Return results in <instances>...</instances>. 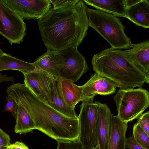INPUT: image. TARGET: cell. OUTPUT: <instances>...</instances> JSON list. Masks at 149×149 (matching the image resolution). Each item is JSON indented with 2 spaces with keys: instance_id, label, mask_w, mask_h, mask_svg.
Returning <instances> with one entry per match:
<instances>
[{
  "instance_id": "4316f807",
  "label": "cell",
  "mask_w": 149,
  "mask_h": 149,
  "mask_svg": "<svg viewBox=\"0 0 149 149\" xmlns=\"http://www.w3.org/2000/svg\"><path fill=\"white\" fill-rule=\"evenodd\" d=\"M126 148L128 149H146L139 143L133 137L126 138Z\"/></svg>"
},
{
  "instance_id": "9c48e42d",
  "label": "cell",
  "mask_w": 149,
  "mask_h": 149,
  "mask_svg": "<svg viewBox=\"0 0 149 149\" xmlns=\"http://www.w3.org/2000/svg\"><path fill=\"white\" fill-rule=\"evenodd\" d=\"M22 18L28 20L42 17L52 8L49 0H2Z\"/></svg>"
},
{
  "instance_id": "5bb4252c",
  "label": "cell",
  "mask_w": 149,
  "mask_h": 149,
  "mask_svg": "<svg viewBox=\"0 0 149 149\" xmlns=\"http://www.w3.org/2000/svg\"><path fill=\"white\" fill-rule=\"evenodd\" d=\"M127 50L132 62L146 75L149 77V40L132 44Z\"/></svg>"
},
{
  "instance_id": "4fadbf2b",
  "label": "cell",
  "mask_w": 149,
  "mask_h": 149,
  "mask_svg": "<svg viewBox=\"0 0 149 149\" xmlns=\"http://www.w3.org/2000/svg\"><path fill=\"white\" fill-rule=\"evenodd\" d=\"M98 116L96 130V145L95 149H105L107 146L113 116L110 110L105 104L98 102Z\"/></svg>"
},
{
  "instance_id": "9a60e30c",
  "label": "cell",
  "mask_w": 149,
  "mask_h": 149,
  "mask_svg": "<svg viewBox=\"0 0 149 149\" xmlns=\"http://www.w3.org/2000/svg\"><path fill=\"white\" fill-rule=\"evenodd\" d=\"M72 81L60 78L57 83L58 93L67 106L74 110L76 104L81 101L82 90L81 86Z\"/></svg>"
},
{
  "instance_id": "484cf974",
  "label": "cell",
  "mask_w": 149,
  "mask_h": 149,
  "mask_svg": "<svg viewBox=\"0 0 149 149\" xmlns=\"http://www.w3.org/2000/svg\"><path fill=\"white\" fill-rule=\"evenodd\" d=\"M137 119L136 123L149 136V112L142 113Z\"/></svg>"
},
{
  "instance_id": "ac0fdd59",
  "label": "cell",
  "mask_w": 149,
  "mask_h": 149,
  "mask_svg": "<svg viewBox=\"0 0 149 149\" xmlns=\"http://www.w3.org/2000/svg\"><path fill=\"white\" fill-rule=\"evenodd\" d=\"M86 4L97 10L116 17H125L126 10L125 0H84Z\"/></svg>"
},
{
  "instance_id": "4dcf8cb0",
  "label": "cell",
  "mask_w": 149,
  "mask_h": 149,
  "mask_svg": "<svg viewBox=\"0 0 149 149\" xmlns=\"http://www.w3.org/2000/svg\"><path fill=\"white\" fill-rule=\"evenodd\" d=\"M0 149H7V146L0 145Z\"/></svg>"
},
{
  "instance_id": "277c9868",
  "label": "cell",
  "mask_w": 149,
  "mask_h": 149,
  "mask_svg": "<svg viewBox=\"0 0 149 149\" xmlns=\"http://www.w3.org/2000/svg\"><path fill=\"white\" fill-rule=\"evenodd\" d=\"M86 13L88 26L99 33L111 47L120 50L130 48L131 40L126 35L125 27L120 19L111 14L88 7Z\"/></svg>"
},
{
  "instance_id": "7a4b0ae2",
  "label": "cell",
  "mask_w": 149,
  "mask_h": 149,
  "mask_svg": "<svg viewBox=\"0 0 149 149\" xmlns=\"http://www.w3.org/2000/svg\"><path fill=\"white\" fill-rule=\"evenodd\" d=\"M6 91L26 109L34 122L36 129L56 141L79 140L78 117L70 118L61 114L40 100L24 84H14Z\"/></svg>"
},
{
  "instance_id": "ba28073f",
  "label": "cell",
  "mask_w": 149,
  "mask_h": 149,
  "mask_svg": "<svg viewBox=\"0 0 149 149\" xmlns=\"http://www.w3.org/2000/svg\"><path fill=\"white\" fill-rule=\"evenodd\" d=\"M24 75V84L38 98L46 103L52 101L53 90L58 80L36 68Z\"/></svg>"
},
{
  "instance_id": "3957f363",
  "label": "cell",
  "mask_w": 149,
  "mask_h": 149,
  "mask_svg": "<svg viewBox=\"0 0 149 149\" xmlns=\"http://www.w3.org/2000/svg\"><path fill=\"white\" fill-rule=\"evenodd\" d=\"M91 63L95 73L112 81L120 89L141 87L149 83V77L132 62L127 50L105 49L94 55Z\"/></svg>"
},
{
  "instance_id": "f546056e",
  "label": "cell",
  "mask_w": 149,
  "mask_h": 149,
  "mask_svg": "<svg viewBox=\"0 0 149 149\" xmlns=\"http://www.w3.org/2000/svg\"><path fill=\"white\" fill-rule=\"evenodd\" d=\"M14 80L13 76L9 77L7 75L0 74V83L4 81H14Z\"/></svg>"
},
{
  "instance_id": "7402d4cb",
  "label": "cell",
  "mask_w": 149,
  "mask_h": 149,
  "mask_svg": "<svg viewBox=\"0 0 149 149\" xmlns=\"http://www.w3.org/2000/svg\"><path fill=\"white\" fill-rule=\"evenodd\" d=\"M133 135L134 138L146 149H149V136L137 123L133 127Z\"/></svg>"
},
{
  "instance_id": "30bf717a",
  "label": "cell",
  "mask_w": 149,
  "mask_h": 149,
  "mask_svg": "<svg viewBox=\"0 0 149 149\" xmlns=\"http://www.w3.org/2000/svg\"><path fill=\"white\" fill-rule=\"evenodd\" d=\"M60 52L65 59V64L60 71V78L77 81L88 69L85 57L77 49L69 48Z\"/></svg>"
},
{
  "instance_id": "44dd1931",
  "label": "cell",
  "mask_w": 149,
  "mask_h": 149,
  "mask_svg": "<svg viewBox=\"0 0 149 149\" xmlns=\"http://www.w3.org/2000/svg\"><path fill=\"white\" fill-rule=\"evenodd\" d=\"M57 83L54 86L52 95L51 102L46 103L61 114L70 118L77 117L74 110L68 107L60 97L57 88Z\"/></svg>"
},
{
  "instance_id": "f1b7e54d",
  "label": "cell",
  "mask_w": 149,
  "mask_h": 149,
  "mask_svg": "<svg viewBox=\"0 0 149 149\" xmlns=\"http://www.w3.org/2000/svg\"><path fill=\"white\" fill-rule=\"evenodd\" d=\"M7 149H29L24 143L17 141L15 143L10 144L7 147Z\"/></svg>"
},
{
  "instance_id": "7c38bea8",
  "label": "cell",
  "mask_w": 149,
  "mask_h": 149,
  "mask_svg": "<svg viewBox=\"0 0 149 149\" xmlns=\"http://www.w3.org/2000/svg\"><path fill=\"white\" fill-rule=\"evenodd\" d=\"M65 63V58L60 52L47 49L32 63L36 68L46 72L58 80L60 70Z\"/></svg>"
},
{
  "instance_id": "83f0119b",
  "label": "cell",
  "mask_w": 149,
  "mask_h": 149,
  "mask_svg": "<svg viewBox=\"0 0 149 149\" xmlns=\"http://www.w3.org/2000/svg\"><path fill=\"white\" fill-rule=\"evenodd\" d=\"M10 141L9 136L0 128V145L7 147L10 144Z\"/></svg>"
},
{
  "instance_id": "ffe728a7",
  "label": "cell",
  "mask_w": 149,
  "mask_h": 149,
  "mask_svg": "<svg viewBox=\"0 0 149 149\" xmlns=\"http://www.w3.org/2000/svg\"><path fill=\"white\" fill-rule=\"evenodd\" d=\"M18 104L17 112L15 118L16 120L14 132L20 134L33 132L36 129L34 122L26 109L19 102Z\"/></svg>"
},
{
  "instance_id": "e0dca14e",
  "label": "cell",
  "mask_w": 149,
  "mask_h": 149,
  "mask_svg": "<svg viewBox=\"0 0 149 149\" xmlns=\"http://www.w3.org/2000/svg\"><path fill=\"white\" fill-rule=\"evenodd\" d=\"M125 17L136 25L149 28V1L137 0L126 8Z\"/></svg>"
},
{
  "instance_id": "d6986e66",
  "label": "cell",
  "mask_w": 149,
  "mask_h": 149,
  "mask_svg": "<svg viewBox=\"0 0 149 149\" xmlns=\"http://www.w3.org/2000/svg\"><path fill=\"white\" fill-rule=\"evenodd\" d=\"M35 67L32 63L22 61L12 55L3 52L0 56V72L13 70L20 71L24 75L34 70Z\"/></svg>"
},
{
  "instance_id": "d4e9b609",
  "label": "cell",
  "mask_w": 149,
  "mask_h": 149,
  "mask_svg": "<svg viewBox=\"0 0 149 149\" xmlns=\"http://www.w3.org/2000/svg\"><path fill=\"white\" fill-rule=\"evenodd\" d=\"M6 100L7 102L5 106L4 111L11 113L15 118L17 113L18 104L14 98L9 95H8Z\"/></svg>"
},
{
  "instance_id": "6da1fadb",
  "label": "cell",
  "mask_w": 149,
  "mask_h": 149,
  "mask_svg": "<svg viewBox=\"0 0 149 149\" xmlns=\"http://www.w3.org/2000/svg\"><path fill=\"white\" fill-rule=\"evenodd\" d=\"M87 7L83 0H79L74 6L52 8L38 20L41 36L47 49L60 52L77 49L87 35Z\"/></svg>"
},
{
  "instance_id": "8fae6325",
  "label": "cell",
  "mask_w": 149,
  "mask_h": 149,
  "mask_svg": "<svg viewBox=\"0 0 149 149\" xmlns=\"http://www.w3.org/2000/svg\"><path fill=\"white\" fill-rule=\"evenodd\" d=\"M82 90L81 101L93 102L95 95H109L115 93L117 85L107 78L95 73L83 85Z\"/></svg>"
},
{
  "instance_id": "2e32d148",
  "label": "cell",
  "mask_w": 149,
  "mask_h": 149,
  "mask_svg": "<svg viewBox=\"0 0 149 149\" xmlns=\"http://www.w3.org/2000/svg\"><path fill=\"white\" fill-rule=\"evenodd\" d=\"M127 127V123L122 121L117 115L113 116L109 140L105 149H125Z\"/></svg>"
},
{
  "instance_id": "5b68a950",
  "label": "cell",
  "mask_w": 149,
  "mask_h": 149,
  "mask_svg": "<svg viewBox=\"0 0 149 149\" xmlns=\"http://www.w3.org/2000/svg\"><path fill=\"white\" fill-rule=\"evenodd\" d=\"M118 117L128 123L137 118L149 105V93L140 87L120 89L114 96Z\"/></svg>"
},
{
  "instance_id": "cb8c5ba5",
  "label": "cell",
  "mask_w": 149,
  "mask_h": 149,
  "mask_svg": "<svg viewBox=\"0 0 149 149\" xmlns=\"http://www.w3.org/2000/svg\"><path fill=\"white\" fill-rule=\"evenodd\" d=\"M53 5L52 8L57 9L74 5L79 0H49Z\"/></svg>"
},
{
  "instance_id": "603a6c76",
  "label": "cell",
  "mask_w": 149,
  "mask_h": 149,
  "mask_svg": "<svg viewBox=\"0 0 149 149\" xmlns=\"http://www.w3.org/2000/svg\"><path fill=\"white\" fill-rule=\"evenodd\" d=\"M57 149H83L81 143L79 140L75 141H57Z\"/></svg>"
},
{
  "instance_id": "52a82bcc",
  "label": "cell",
  "mask_w": 149,
  "mask_h": 149,
  "mask_svg": "<svg viewBox=\"0 0 149 149\" xmlns=\"http://www.w3.org/2000/svg\"><path fill=\"white\" fill-rule=\"evenodd\" d=\"M26 29L23 19L0 0V34L12 45L23 42Z\"/></svg>"
},
{
  "instance_id": "1f68e13d",
  "label": "cell",
  "mask_w": 149,
  "mask_h": 149,
  "mask_svg": "<svg viewBox=\"0 0 149 149\" xmlns=\"http://www.w3.org/2000/svg\"><path fill=\"white\" fill-rule=\"evenodd\" d=\"M3 52V51L0 48V56L2 54Z\"/></svg>"
},
{
  "instance_id": "8992f818",
  "label": "cell",
  "mask_w": 149,
  "mask_h": 149,
  "mask_svg": "<svg viewBox=\"0 0 149 149\" xmlns=\"http://www.w3.org/2000/svg\"><path fill=\"white\" fill-rule=\"evenodd\" d=\"M98 102H82L78 117L79 126V140L83 149H95L98 116Z\"/></svg>"
}]
</instances>
